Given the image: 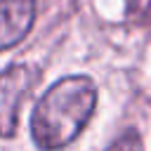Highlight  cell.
Returning <instances> with one entry per match:
<instances>
[{"label":"cell","mask_w":151,"mask_h":151,"mask_svg":"<svg viewBox=\"0 0 151 151\" xmlns=\"http://www.w3.org/2000/svg\"><path fill=\"white\" fill-rule=\"evenodd\" d=\"M106 151H144L142 149V139L137 132H125L123 137H118Z\"/></svg>","instance_id":"277c9868"},{"label":"cell","mask_w":151,"mask_h":151,"mask_svg":"<svg viewBox=\"0 0 151 151\" xmlns=\"http://www.w3.org/2000/svg\"><path fill=\"white\" fill-rule=\"evenodd\" d=\"M35 19V0H0V52L26 38Z\"/></svg>","instance_id":"3957f363"},{"label":"cell","mask_w":151,"mask_h":151,"mask_svg":"<svg viewBox=\"0 0 151 151\" xmlns=\"http://www.w3.org/2000/svg\"><path fill=\"white\" fill-rule=\"evenodd\" d=\"M97 104V87L87 76L57 80L38 101L31 118V134L40 149L54 151L73 142L87 125Z\"/></svg>","instance_id":"6da1fadb"},{"label":"cell","mask_w":151,"mask_h":151,"mask_svg":"<svg viewBox=\"0 0 151 151\" xmlns=\"http://www.w3.org/2000/svg\"><path fill=\"white\" fill-rule=\"evenodd\" d=\"M38 71L28 64H14L0 73V137H12L21 101L33 90Z\"/></svg>","instance_id":"7a4b0ae2"}]
</instances>
